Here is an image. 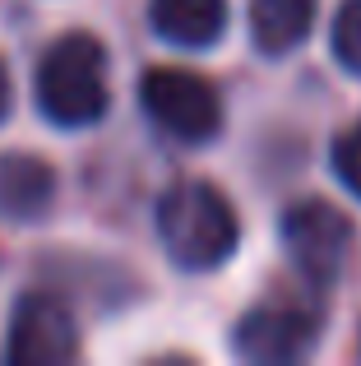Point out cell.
<instances>
[{
    "label": "cell",
    "instance_id": "cell-1",
    "mask_svg": "<svg viewBox=\"0 0 361 366\" xmlns=\"http://www.w3.org/2000/svg\"><path fill=\"white\" fill-rule=\"evenodd\" d=\"M158 237L180 269H218L241 242V223L218 186L176 181L158 199Z\"/></svg>",
    "mask_w": 361,
    "mask_h": 366
},
{
    "label": "cell",
    "instance_id": "cell-2",
    "mask_svg": "<svg viewBox=\"0 0 361 366\" xmlns=\"http://www.w3.org/2000/svg\"><path fill=\"white\" fill-rule=\"evenodd\" d=\"M37 112L61 130L102 121L107 112V51L88 33H65L37 65Z\"/></svg>",
    "mask_w": 361,
    "mask_h": 366
},
{
    "label": "cell",
    "instance_id": "cell-3",
    "mask_svg": "<svg viewBox=\"0 0 361 366\" xmlns=\"http://www.w3.org/2000/svg\"><path fill=\"white\" fill-rule=\"evenodd\" d=\"M139 107L176 144H208L223 130V102H218L213 84L199 79L195 70L153 65L139 79Z\"/></svg>",
    "mask_w": 361,
    "mask_h": 366
},
{
    "label": "cell",
    "instance_id": "cell-4",
    "mask_svg": "<svg viewBox=\"0 0 361 366\" xmlns=\"http://www.w3.org/2000/svg\"><path fill=\"white\" fill-rule=\"evenodd\" d=\"M283 246L306 283L329 287L352 255V223L325 199H301L283 214Z\"/></svg>",
    "mask_w": 361,
    "mask_h": 366
},
{
    "label": "cell",
    "instance_id": "cell-5",
    "mask_svg": "<svg viewBox=\"0 0 361 366\" xmlns=\"http://www.w3.org/2000/svg\"><path fill=\"white\" fill-rule=\"evenodd\" d=\"M79 348L74 334V315L61 297L51 292H28L19 297L14 315H9V334H5V352L14 366H56L70 362Z\"/></svg>",
    "mask_w": 361,
    "mask_h": 366
},
{
    "label": "cell",
    "instance_id": "cell-6",
    "mask_svg": "<svg viewBox=\"0 0 361 366\" xmlns=\"http://www.w3.org/2000/svg\"><path fill=\"white\" fill-rule=\"evenodd\" d=\"M320 339V320L306 311V306H260L250 311L232 334V348L236 357L245 362H264V366H278V362H301Z\"/></svg>",
    "mask_w": 361,
    "mask_h": 366
},
{
    "label": "cell",
    "instance_id": "cell-7",
    "mask_svg": "<svg viewBox=\"0 0 361 366\" xmlns=\"http://www.w3.org/2000/svg\"><path fill=\"white\" fill-rule=\"evenodd\" d=\"M56 199V172L33 153H5L0 158V218L9 223H37Z\"/></svg>",
    "mask_w": 361,
    "mask_h": 366
},
{
    "label": "cell",
    "instance_id": "cell-8",
    "mask_svg": "<svg viewBox=\"0 0 361 366\" xmlns=\"http://www.w3.org/2000/svg\"><path fill=\"white\" fill-rule=\"evenodd\" d=\"M148 24L176 46H213L227 28L223 0H148Z\"/></svg>",
    "mask_w": 361,
    "mask_h": 366
},
{
    "label": "cell",
    "instance_id": "cell-9",
    "mask_svg": "<svg viewBox=\"0 0 361 366\" xmlns=\"http://www.w3.org/2000/svg\"><path fill=\"white\" fill-rule=\"evenodd\" d=\"M315 24V0H250V33L264 56H288L306 42Z\"/></svg>",
    "mask_w": 361,
    "mask_h": 366
},
{
    "label": "cell",
    "instance_id": "cell-10",
    "mask_svg": "<svg viewBox=\"0 0 361 366\" xmlns=\"http://www.w3.org/2000/svg\"><path fill=\"white\" fill-rule=\"evenodd\" d=\"M334 56L343 70L361 74V0H343L334 14Z\"/></svg>",
    "mask_w": 361,
    "mask_h": 366
},
{
    "label": "cell",
    "instance_id": "cell-11",
    "mask_svg": "<svg viewBox=\"0 0 361 366\" xmlns=\"http://www.w3.org/2000/svg\"><path fill=\"white\" fill-rule=\"evenodd\" d=\"M334 172H338V181L361 199V125H352V130H343L334 139Z\"/></svg>",
    "mask_w": 361,
    "mask_h": 366
},
{
    "label": "cell",
    "instance_id": "cell-12",
    "mask_svg": "<svg viewBox=\"0 0 361 366\" xmlns=\"http://www.w3.org/2000/svg\"><path fill=\"white\" fill-rule=\"evenodd\" d=\"M9 112V74H5V65H0V117Z\"/></svg>",
    "mask_w": 361,
    "mask_h": 366
}]
</instances>
